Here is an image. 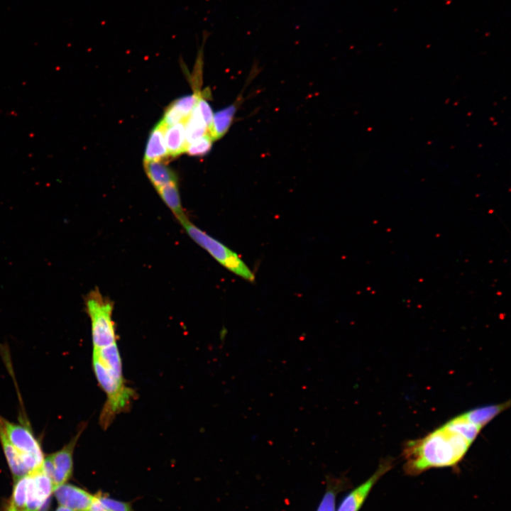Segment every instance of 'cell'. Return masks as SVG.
<instances>
[{"label":"cell","mask_w":511,"mask_h":511,"mask_svg":"<svg viewBox=\"0 0 511 511\" xmlns=\"http://www.w3.org/2000/svg\"><path fill=\"white\" fill-rule=\"evenodd\" d=\"M476 439L456 416L426 436L405 444L404 471L417 476L430 468L457 466Z\"/></svg>","instance_id":"1"},{"label":"cell","mask_w":511,"mask_h":511,"mask_svg":"<svg viewBox=\"0 0 511 511\" xmlns=\"http://www.w3.org/2000/svg\"><path fill=\"white\" fill-rule=\"evenodd\" d=\"M92 368L99 385L106 395L100 415L101 426L106 429L117 414L129 409L136 392L126 384L116 344L93 350Z\"/></svg>","instance_id":"2"},{"label":"cell","mask_w":511,"mask_h":511,"mask_svg":"<svg viewBox=\"0 0 511 511\" xmlns=\"http://www.w3.org/2000/svg\"><path fill=\"white\" fill-rule=\"evenodd\" d=\"M84 301L91 321L93 350L116 344L113 302L102 295L97 288L91 290Z\"/></svg>","instance_id":"3"},{"label":"cell","mask_w":511,"mask_h":511,"mask_svg":"<svg viewBox=\"0 0 511 511\" xmlns=\"http://www.w3.org/2000/svg\"><path fill=\"white\" fill-rule=\"evenodd\" d=\"M180 224L187 235L223 267L248 282L255 281L254 273L236 252L192 223L189 218Z\"/></svg>","instance_id":"4"},{"label":"cell","mask_w":511,"mask_h":511,"mask_svg":"<svg viewBox=\"0 0 511 511\" xmlns=\"http://www.w3.org/2000/svg\"><path fill=\"white\" fill-rule=\"evenodd\" d=\"M0 428L23 456H31L43 462L45 456L40 444L29 426L12 422L0 414Z\"/></svg>","instance_id":"5"},{"label":"cell","mask_w":511,"mask_h":511,"mask_svg":"<svg viewBox=\"0 0 511 511\" xmlns=\"http://www.w3.org/2000/svg\"><path fill=\"white\" fill-rule=\"evenodd\" d=\"M53 488L51 479L41 468L29 473L25 511L45 510Z\"/></svg>","instance_id":"6"},{"label":"cell","mask_w":511,"mask_h":511,"mask_svg":"<svg viewBox=\"0 0 511 511\" xmlns=\"http://www.w3.org/2000/svg\"><path fill=\"white\" fill-rule=\"evenodd\" d=\"M85 425H82L76 434L61 449L49 456L53 465L52 482L53 487L67 482L73 472V454L75 446Z\"/></svg>","instance_id":"7"},{"label":"cell","mask_w":511,"mask_h":511,"mask_svg":"<svg viewBox=\"0 0 511 511\" xmlns=\"http://www.w3.org/2000/svg\"><path fill=\"white\" fill-rule=\"evenodd\" d=\"M392 460L381 461L375 472L365 482L350 492L342 500L336 511H358L373 486L392 467Z\"/></svg>","instance_id":"8"},{"label":"cell","mask_w":511,"mask_h":511,"mask_svg":"<svg viewBox=\"0 0 511 511\" xmlns=\"http://www.w3.org/2000/svg\"><path fill=\"white\" fill-rule=\"evenodd\" d=\"M53 493L60 505L74 511H87L94 498L85 490L67 483L55 486Z\"/></svg>","instance_id":"9"},{"label":"cell","mask_w":511,"mask_h":511,"mask_svg":"<svg viewBox=\"0 0 511 511\" xmlns=\"http://www.w3.org/2000/svg\"><path fill=\"white\" fill-rule=\"evenodd\" d=\"M166 126L160 120L150 131L144 153L143 162L165 161L169 158L165 141Z\"/></svg>","instance_id":"10"},{"label":"cell","mask_w":511,"mask_h":511,"mask_svg":"<svg viewBox=\"0 0 511 511\" xmlns=\"http://www.w3.org/2000/svg\"><path fill=\"white\" fill-rule=\"evenodd\" d=\"M145 172L155 189L165 185L177 182L176 172L165 161L143 162Z\"/></svg>","instance_id":"11"},{"label":"cell","mask_w":511,"mask_h":511,"mask_svg":"<svg viewBox=\"0 0 511 511\" xmlns=\"http://www.w3.org/2000/svg\"><path fill=\"white\" fill-rule=\"evenodd\" d=\"M0 442L14 480L29 474L23 455L10 443L1 428Z\"/></svg>","instance_id":"12"},{"label":"cell","mask_w":511,"mask_h":511,"mask_svg":"<svg viewBox=\"0 0 511 511\" xmlns=\"http://www.w3.org/2000/svg\"><path fill=\"white\" fill-rule=\"evenodd\" d=\"M156 191L180 224L188 219L182 205L177 182L165 185Z\"/></svg>","instance_id":"13"},{"label":"cell","mask_w":511,"mask_h":511,"mask_svg":"<svg viewBox=\"0 0 511 511\" xmlns=\"http://www.w3.org/2000/svg\"><path fill=\"white\" fill-rule=\"evenodd\" d=\"M165 141L169 158H175L185 153L187 145L185 121L166 126Z\"/></svg>","instance_id":"14"},{"label":"cell","mask_w":511,"mask_h":511,"mask_svg":"<svg viewBox=\"0 0 511 511\" xmlns=\"http://www.w3.org/2000/svg\"><path fill=\"white\" fill-rule=\"evenodd\" d=\"M238 102L236 101L214 114L212 122L208 131L213 141L221 138L226 133L233 122L238 106Z\"/></svg>","instance_id":"15"},{"label":"cell","mask_w":511,"mask_h":511,"mask_svg":"<svg viewBox=\"0 0 511 511\" xmlns=\"http://www.w3.org/2000/svg\"><path fill=\"white\" fill-rule=\"evenodd\" d=\"M510 406V401L501 404L490 405L472 409L466 412L468 418L478 426L483 428L497 415Z\"/></svg>","instance_id":"16"},{"label":"cell","mask_w":511,"mask_h":511,"mask_svg":"<svg viewBox=\"0 0 511 511\" xmlns=\"http://www.w3.org/2000/svg\"><path fill=\"white\" fill-rule=\"evenodd\" d=\"M185 133L187 144L208 133V127L197 104L185 121Z\"/></svg>","instance_id":"17"},{"label":"cell","mask_w":511,"mask_h":511,"mask_svg":"<svg viewBox=\"0 0 511 511\" xmlns=\"http://www.w3.org/2000/svg\"><path fill=\"white\" fill-rule=\"evenodd\" d=\"M28 483V474L15 480L11 504L18 511H25Z\"/></svg>","instance_id":"18"},{"label":"cell","mask_w":511,"mask_h":511,"mask_svg":"<svg viewBox=\"0 0 511 511\" xmlns=\"http://www.w3.org/2000/svg\"><path fill=\"white\" fill-rule=\"evenodd\" d=\"M213 139L209 133L187 145L185 152L192 156H202L207 154L212 146Z\"/></svg>","instance_id":"19"},{"label":"cell","mask_w":511,"mask_h":511,"mask_svg":"<svg viewBox=\"0 0 511 511\" xmlns=\"http://www.w3.org/2000/svg\"><path fill=\"white\" fill-rule=\"evenodd\" d=\"M200 92L177 99L170 104L186 119L197 104Z\"/></svg>","instance_id":"20"},{"label":"cell","mask_w":511,"mask_h":511,"mask_svg":"<svg viewBox=\"0 0 511 511\" xmlns=\"http://www.w3.org/2000/svg\"><path fill=\"white\" fill-rule=\"evenodd\" d=\"M339 488L335 484L334 485H329V488L326 489L317 511H336V497Z\"/></svg>","instance_id":"21"},{"label":"cell","mask_w":511,"mask_h":511,"mask_svg":"<svg viewBox=\"0 0 511 511\" xmlns=\"http://www.w3.org/2000/svg\"><path fill=\"white\" fill-rule=\"evenodd\" d=\"M101 503L109 511H134L129 503L116 500L101 494H97Z\"/></svg>","instance_id":"22"},{"label":"cell","mask_w":511,"mask_h":511,"mask_svg":"<svg viewBox=\"0 0 511 511\" xmlns=\"http://www.w3.org/2000/svg\"><path fill=\"white\" fill-rule=\"evenodd\" d=\"M197 106L208 127L209 131L212 122L214 114L210 105L202 94H200L197 100Z\"/></svg>","instance_id":"23"},{"label":"cell","mask_w":511,"mask_h":511,"mask_svg":"<svg viewBox=\"0 0 511 511\" xmlns=\"http://www.w3.org/2000/svg\"><path fill=\"white\" fill-rule=\"evenodd\" d=\"M87 511H109L107 510L99 501L97 495H94V498L89 506Z\"/></svg>","instance_id":"24"},{"label":"cell","mask_w":511,"mask_h":511,"mask_svg":"<svg viewBox=\"0 0 511 511\" xmlns=\"http://www.w3.org/2000/svg\"><path fill=\"white\" fill-rule=\"evenodd\" d=\"M55 511H74L71 509L60 505Z\"/></svg>","instance_id":"25"},{"label":"cell","mask_w":511,"mask_h":511,"mask_svg":"<svg viewBox=\"0 0 511 511\" xmlns=\"http://www.w3.org/2000/svg\"><path fill=\"white\" fill-rule=\"evenodd\" d=\"M6 511H18L15 509V507L11 504L9 507L7 508Z\"/></svg>","instance_id":"26"}]
</instances>
